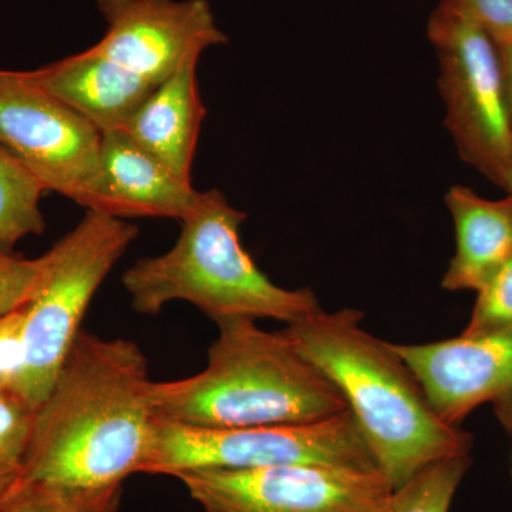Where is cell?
Segmentation results:
<instances>
[{
  "label": "cell",
  "instance_id": "6da1fadb",
  "mask_svg": "<svg viewBox=\"0 0 512 512\" xmlns=\"http://www.w3.org/2000/svg\"><path fill=\"white\" fill-rule=\"evenodd\" d=\"M151 384L137 343L80 330L33 413L22 481L106 488L146 473L158 430Z\"/></svg>",
  "mask_w": 512,
  "mask_h": 512
},
{
  "label": "cell",
  "instance_id": "7a4b0ae2",
  "mask_svg": "<svg viewBox=\"0 0 512 512\" xmlns=\"http://www.w3.org/2000/svg\"><path fill=\"white\" fill-rule=\"evenodd\" d=\"M353 308H322L289 323L286 336L338 387L353 413L377 470L393 490L421 468L470 454L473 436L444 423L392 343L362 328Z\"/></svg>",
  "mask_w": 512,
  "mask_h": 512
},
{
  "label": "cell",
  "instance_id": "3957f363",
  "mask_svg": "<svg viewBox=\"0 0 512 512\" xmlns=\"http://www.w3.org/2000/svg\"><path fill=\"white\" fill-rule=\"evenodd\" d=\"M208 366L173 382H153L157 419L204 429L319 423L348 412L345 397L303 357L284 330L251 318L218 320Z\"/></svg>",
  "mask_w": 512,
  "mask_h": 512
},
{
  "label": "cell",
  "instance_id": "277c9868",
  "mask_svg": "<svg viewBox=\"0 0 512 512\" xmlns=\"http://www.w3.org/2000/svg\"><path fill=\"white\" fill-rule=\"evenodd\" d=\"M245 212L221 191H198L180 221L170 251L148 256L124 272V289L141 315H158L171 302L192 303L214 320L275 319L292 323L319 311L311 289H285L256 266L241 241Z\"/></svg>",
  "mask_w": 512,
  "mask_h": 512
},
{
  "label": "cell",
  "instance_id": "5b68a950",
  "mask_svg": "<svg viewBox=\"0 0 512 512\" xmlns=\"http://www.w3.org/2000/svg\"><path fill=\"white\" fill-rule=\"evenodd\" d=\"M137 237L136 225L86 211L82 221L42 255V276L25 306L9 387L33 410L55 382L97 289Z\"/></svg>",
  "mask_w": 512,
  "mask_h": 512
},
{
  "label": "cell",
  "instance_id": "8992f818",
  "mask_svg": "<svg viewBox=\"0 0 512 512\" xmlns=\"http://www.w3.org/2000/svg\"><path fill=\"white\" fill-rule=\"evenodd\" d=\"M427 33L439 57L448 133L467 164L504 188L512 134L497 42L454 0H441Z\"/></svg>",
  "mask_w": 512,
  "mask_h": 512
},
{
  "label": "cell",
  "instance_id": "52a82bcc",
  "mask_svg": "<svg viewBox=\"0 0 512 512\" xmlns=\"http://www.w3.org/2000/svg\"><path fill=\"white\" fill-rule=\"evenodd\" d=\"M282 464L377 468L348 410L319 423L241 429H204L158 420L156 451L146 474L173 477L194 468L247 470Z\"/></svg>",
  "mask_w": 512,
  "mask_h": 512
},
{
  "label": "cell",
  "instance_id": "ba28073f",
  "mask_svg": "<svg viewBox=\"0 0 512 512\" xmlns=\"http://www.w3.org/2000/svg\"><path fill=\"white\" fill-rule=\"evenodd\" d=\"M205 512H384L393 487L377 468L282 464L174 474Z\"/></svg>",
  "mask_w": 512,
  "mask_h": 512
},
{
  "label": "cell",
  "instance_id": "9c48e42d",
  "mask_svg": "<svg viewBox=\"0 0 512 512\" xmlns=\"http://www.w3.org/2000/svg\"><path fill=\"white\" fill-rule=\"evenodd\" d=\"M100 131L26 79L0 70V147L47 191L89 210L99 173Z\"/></svg>",
  "mask_w": 512,
  "mask_h": 512
},
{
  "label": "cell",
  "instance_id": "30bf717a",
  "mask_svg": "<svg viewBox=\"0 0 512 512\" xmlns=\"http://www.w3.org/2000/svg\"><path fill=\"white\" fill-rule=\"evenodd\" d=\"M106 35L89 47L154 86L228 43L208 0H96Z\"/></svg>",
  "mask_w": 512,
  "mask_h": 512
},
{
  "label": "cell",
  "instance_id": "8fae6325",
  "mask_svg": "<svg viewBox=\"0 0 512 512\" xmlns=\"http://www.w3.org/2000/svg\"><path fill=\"white\" fill-rule=\"evenodd\" d=\"M444 423L458 427L481 404L490 403L512 437V325L476 336L426 345H396Z\"/></svg>",
  "mask_w": 512,
  "mask_h": 512
},
{
  "label": "cell",
  "instance_id": "7c38bea8",
  "mask_svg": "<svg viewBox=\"0 0 512 512\" xmlns=\"http://www.w3.org/2000/svg\"><path fill=\"white\" fill-rule=\"evenodd\" d=\"M198 191L124 131L101 133L99 173L89 210L126 218L180 222Z\"/></svg>",
  "mask_w": 512,
  "mask_h": 512
},
{
  "label": "cell",
  "instance_id": "4fadbf2b",
  "mask_svg": "<svg viewBox=\"0 0 512 512\" xmlns=\"http://www.w3.org/2000/svg\"><path fill=\"white\" fill-rule=\"evenodd\" d=\"M25 76L100 134L123 130L157 87L90 49Z\"/></svg>",
  "mask_w": 512,
  "mask_h": 512
},
{
  "label": "cell",
  "instance_id": "5bb4252c",
  "mask_svg": "<svg viewBox=\"0 0 512 512\" xmlns=\"http://www.w3.org/2000/svg\"><path fill=\"white\" fill-rule=\"evenodd\" d=\"M197 66L198 59H192L158 84L121 130L188 183H192L198 137L207 116Z\"/></svg>",
  "mask_w": 512,
  "mask_h": 512
},
{
  "label": "cell",
  "instance_id": "9a60e30c",
  "mask_svg": "<svg viewBox=\"0 0 512 512\" xmlns=\"http://www.w3.org/2000/svg\"><path fill=\"white\" fill-rule=\"evenodd\" d=\"M444 200L454 222L456 254L441 285L446 291L477 292L512 259V195L487 200L454 185Z\"/></svg>",
  "mask_w": 512,
  "mask_h": 512
},
{
  "label": "cell",
  "instance_id": "2e32d148",
  "mask_svg": "<svg viewBox=\"0 0 512 512\" xmlns=\"http://www.w3.org/2000/svg\"><path fill=\"white\" fill-rule=\"evenodd\" d=\"M45 184L22 161L0 147V249L13 252L29 235H42L40 200Z\"/></svg>",
  "mask_w": 512,
  "mask_h": 512
},
{
  "label": "cell",
  "instance_id": "e0dca14e",
  "mask_svg": "<svg viewBox=\"0 0 512 512\" xmlns=\"http://www.w3.org/2000/svg\"><path fill=\"white\" fill-rule=\"evenodd\" d=\"M470 467V454H460L421 468L402 487L393 490L384 512H450Z\"/></svg>",
  "mask_w": 512,
  "mask_h": 512
},
{
  "label": "cell",
  "instance_id": "ac0fdd59",
  "mask_svg": "<svg viewBox=\"0 0 512 512\" xmlns=\"http://www.w3.org/2000/svg\"><path fill=\"white\" fill-rule=\"evenodd\" d=\"M123 485L106 488L22 481L0 505L2 512H117Z\"/></svg>",
  "mask_w": 512,
  "mask_h": 512
},
{
  "label": "cell",
  "instance_id": "d6986e66",
  "mask_svg": "<svg viewBox=\"0 0 512 512\" xmlns=\"http://www.w3.org/2000/svg\"><path fill=\"white\" fill-rule=\"evenodd\" d=\"M35 410L12 390H0V505L22 481Z\"/></svg>",
  "mask_w": 512,
  "mask_h": 512
},
{
  "label": "cell",
  "instance_id": "ffe728a7",
  "mask_svg": "<svg viewBox=\"0 0 512 512\" xmlns=\"http://www.w3.org/2000/svg\"><path fill=\"white\" fill-rule=\"evenodd\" d=\"M512 325V259L477 291V301L463 335L476 336Z\"/></svg>",
  "mask_w": 512,
  "mask_h": 512
},
{
  "label": "cell",
  "instance_id": "44dd1931",
  "mask_svg": "<svg viewBox=\"0 0 512 512\" xmlns=\"http://www.w3.org/2000/svg\"><path fill=\"white\" fill-rule=\"evenodd\" d=\"M42 271V256L28 259L0 249V320L32 301Z\"/></svg>",
  "mask_w": 512,
  "mask_h": 512
},
{
  "label": "cell",
  "instance_id": "7402d4cb",
  "mask_svg": "<svg viewBox=\"0 0 512 512\" xmlns=\"http://www.w3.org/2000/svg\"><path fill=\"white\" fill-rule=\"evenodd\" d=\"M498 45H512V0H454Z\"/></svg>",
  "mask_w": 512,
  "mask_h": 512
},
{
  "label": "cell",
  "instance_id": "603a6c76",
  "mask_svg": "<svg viewBox=\"0 0 512 512\" xmlns=\"http://www.w3.org/2000/svg\"><path fill=\"white\" fill-rule=\"evenodd\" d=\"M25 308L0 320V390H8L18 362L20 332Z\"/></svg>",
  "mask_w": 512,
  "mask_h": 512
},
{
  "label": "cell",
  "instance_id": "cb8c5ba5",
  "mask_svg": "<svg viewBox=\"0 0 512 512\" xmlns=\"http://www.w3.org/2000/svg\"><path fill=\"white\" fill-rule=\"evenodd\" d=\"M498 45V43H497ZM503 63L505 97H507L508 120L512 134V45H498Z\"/></svg>",
  "mask_w": 512,
  "mask_h": 512
},
{
  "label": "cell",
  "instance_id": "d4e9b609",
  "mask_svg": "<svg viewBox=\"0 0 512 512\" xmlns=\"http://www.w3.org/2000/svg\"><path fill=\"white\" fill-rule=\"evenodd\" d=\"M504 190H507L508 194L512 195V167L510 173L507 175V181H505Z\"/></svg>",
  "mask_w": 512,
  "mask_h": 512
},
{
  "label": "cell",
  "instance_id": "484cf974",
  "mask_svg": "<svg viewBox=\"0 0 512 512\" xmlns=\"http://www.w3.org/2000/svg\"><path fill=\"white\" fill-rule=\"evenodd\" d=\"M511 477H512V468H511Z\"/></svg>",
  "mask_w": 512,
  "mask_h": 512
},
{
  "label": "cell",
  "instance_id": "4316f807",
  "mask_svg": "<svg viewBox=\"0 0 512 512\" xmlns=\"http://www.w3.org/2000/svg\"><path fill=\"white\" fill-rule=\"evenodd\" d=\"M0 512H2V511H0Z\"/></svg>",
  "mask_w": 512,
  "mask_h": 512
}]
</instances>
